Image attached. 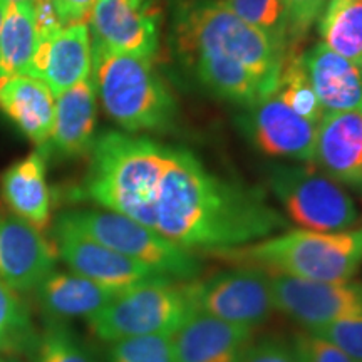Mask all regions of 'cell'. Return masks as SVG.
I'll return each instance as SVG.
<instances>
[{"mask_svg": "<svg viewBox=\"0 0 362 362\" xmlns=\"http://www.w3.org/2000/svg\"><path fill=\"white\" fill-rule=\"evenodd\" d=\"M153 228L192 253H218L282 233L291 223L262 189L221 178L189 149L170 146Z\"/></svg>", "mask_w": 362, "mask_h": 362, "instance_id": "1", "label": "cell"}, {"mask_svg": "<svg viewBox=\"0 0 362 362\" xmlns=\"http://www.w3.org/2000/svg\"><path fill=\"white\" fill-rule=\"evenodd\" d=\"M175 56L206 93L250 107L277 89L287 56L225 0H178L171 21Z\"/></svg>", "mask_w": 362, "mask_h": 362, "instance_id": "2", "label": "cell"}, {"mask_svg": "<svg viewBox=\"0 0 362 362\" xmlns=\"http://www.w3.org/2000/svg\"><path fill=\"white\" fill-rule=\"evenodd\" d=\"M168 148L144 136L104 131L90 149L88 171L76 188V200L94 203L153 228Z\"/></svg>", "mask_w": 362, "mask_h": 362, "instance_id": "3", "label": "cell"}, {"mask_svg": "<svg viewBox=\"0 0 362 362\" xmlns=\"http://www.w3.org/2000/svg\"><path fill=\"white\" fill-rule=\"evenodd\" d=\"M220 259L269 274L319 282L351 280L362 267V226L344 232L285 230L250 245L218 252Z\"/></svg>", "mask_w": 362, "mask_h": 362, "instance_id": "4", "label": "cell"}, {"mask_svg": "<svg viewBox=\"0 0 362 362\" xmlns=\"http://www.w3.org/2000/svg\"><path fill=\"white\" fill-rule=\"evenodd\" d=\"M94 86L104 111L126 133H165L176 124L178 103L153 61L90 44Z\"/></svg>", "mask_w": 362, "mask_h": 362, "instance_id": "5", "label": "cell"}, {"mask_svg": "<svg viewBox=\"0 0 362 362\" xmlns=\"http://www.w3.org/2000/svg\"><path fill=\"white\" fill-rule=\"evenodd\" d=\"M61 223L96 240L131 260L156 270L165 277L189 282L202 274L197 253L175 245L156 230L129 216L103 208H71L56 216Z\"/></svg>", "mask_w": 362, "mask_h": 362, "instance_id": "6", "label": "cell"}, {"mask_svg": "<svg viewBox=\"0 0 362 362\" xmlns=\"http://www.w3.org/2000/svg\"><path fill=\"white\" fill-rule=\"evenodd\" d=\"M193 310L189 282L158 277L117 292L88 319V325L106 344L139 336H171Z\"/></svg>", "mask_w": 362, "mask_h": 362, "instance_id": "7", "label": "cell"}, {"mask_svg": "<svg viewBox=\"0 0 362 362\" xmlns=\"http://www.w3.org/2000/svg\"><path fill=\"white\" fill-rule=\"evenodd\" d=\"M265 178L285 214L302 230L344 232L361 221L359 208L351 194L337 181L310 166L270 163Z\"/></svg>", "mask_w": 362, "mask_h": 362, "instance_id": "8", "label": "cell"}, {"mask_svg": "<svg viewBox=\"0 0 362 362\" xmlns=\"http://www.w3.org/2000/svg\"><path fill=\"white\" fill-rule=\"evenodd\" d=\"M194 310L225 322L257 327L275 310L272 277L264 269L240 265L205 280H189Z\"/></svg>", "mask_w": 362, "mask_h": 362, "instance_id": "9", "label": "cell"}, {"mask_svg": "<svg viewBox=\"0 0 362 362\" xmlns=\"http://www.w3.org/2000/svg\"><path fill=\"white\" fill-rule=\"evenodd\" d=\"M270 277L275 309L305 329L362 315V282H319L282 274Z\"/></svg>", "mask_w": 362, "mask_h": 362, "instance_id": "10", "label": "cell"}, {"mask_svg": "<svg viewBox=\"0 0 362 362\" xmlns=\"http://www.w3.org/2000/svg\"><path fill=\"white\" fill-rule=\"evenodd\" d=\"M237 126L265 156L312 163L317 124L298 116L277 94L245 107L237 117Z\"/></svg>", "mask_w": 362, "mask_h": 362, "instance_id": "11", "label": "cell"}, {"mask_svg": "<svg viewBox=\"0 0 362 362\" xmlns=\"http://www.w3.org/2000/svg\"><path fill=\"white\" fill-rule=\"evenodd\" d=\"M89 24L94 45L151 61L160 51V12L153 0H96Z\"/></svg>", "mask_w": 362, "mask_h": 362, "instance_id": "12", "label": "cell"}, {"mask_svg": "<svg viewBox=\"0 0 362 362\" xmlns=\"http://www.w3.org/2000/svg\"><path fill=\"white\" fill-rule=\"evenodd\" d=\"M52 240L56 255L64 262L67 269L112 292H121L148 280L165 277L156 270L56 221L52 225Z\"/></svg>", "mask_w": 362, "mask_h": 362, "instance_id": "13", "label": "cell"}, {"mask_svg": "<svg viewBox=\"0 0 362 362\" xmlns=\"http://www.w3.org/2000/svg\"><path fill=\"white\" fill-rule=\"evenodd\" d=\"M54 243L13 214L0 215V280L19 293L34 288L56 270Z\"/></svg>", "mask_w": 362, "mask_h": 362, "instance_id": "14", "label": "cell"}, {"mask_svg": "<svg viewBox=\"0 0 362 362\" xmlns=\"http://www.w3.org/2000/svg\"><path fill=\"white\" fill-rule=\"evenodd\" d=\"M312 163L330 180L362 197V111L322 116Z\"/></svg>", "mask_w": 362, "mask_h": 362, "instance_id": "15", "label": "cell"}, {"mask_svg": "<svg viewBox=\"0 0 362 362\" xmlns=\"http://www.w3.org/2000/svg\"><path fill=\"white\" fill-rule=\"evenodd\" d=\"M93 67L90 34L86 22L62 27L49 40H40L27 74L44 81L54 98L88 79Z\"/></svg>", "mask_w": 362, "mask_h": 362, "instance_id": "16", "label": "cell"}, {"mask_svg": "<svg viewBox=\"0 0 362 362\" xmlns=\"http://www.w3.org/2000/svg\"><path fill=\"white\" fill-rule=\"evenodd\" d=\"M253 341V329L193 310L171 334L176 362H237Z\"/></svg>", "mask_w": 362, "mask_h": 362, "instance_id": "17", "label": "cell"}, {"mask_svg": "<svg viewBox=\"0 0 362 362\" xmlns=\"http://www.w3.org/2000/svg\"><path fill=\"white\" fill-rule=\"evenodd\" d=\"M96 141V86L90 78L57 96L54 126L44 156L76 160L88 156Z\"/></svg>", "mask_w": 362, "mask_h": 362, "instance_id": "18", "label": "cell"}, {"mask_svg": "<svg viewBox=\"0 0 362 362\" xmlns=\"http://www.w3.org/2000/svg\"><path fill=\"white\" fill-rule=\"evenodd\" d=\"M324 115L362 111V66L339 56L324 42L298 54Z\"/></svg>", "mask_w": 362, "mask_h": 362, "instance_id": "19", "label": "cell"}, {"mask_svg": "<svg viewBox=\"0 0 362 362\" xmlns=\"http://www.w3.org/2000/svg\"><path fill=\"white\" fill-rule=\"evenodd\" d=\"M34 300L44 320L69 322L90 319L117 292L103 287L74 272L54 270L34 288Z\"/></svg>", "mask_w": 362, "mask_h": 362, "instance_id": "20", "label": "cell"}, {"mask_svg": "<svg viewBox=\"0 0 362 362\" xmlns=\"http://www.w3.org/2000/svg\"><path fill=\"white\" fill-rule=\"evenodd\" d=\"M0 111L37 146H47L54 126V94L44 81L24 74L0 79Z\"/></svg>", "mask_w": 362, "mask_h": 362, "instance_id": "21", "label": "cell"}, {"mask_svg": "<svg viewBox=\"0 0 362 362\" xmlns=\"http://www.w3.org/2000/svg\"><path fill=\"white\" fill-rule=\"evenodd\" d=\"M47 158L39 149L4 171L0 189L6 205L19 218L44 230L51 221V189L45 178Z\"/></svg>", "mask_w": 362, "mask_h": 362, "instance_id": "22", "label": "cell"}, {"mask_svg": "<svg viewBox=\"0 0 362 362\" xmlns=\"http://www.w3.org/2000/svg\"><path fill=\"white\" fill-rule=\"evenodd\" d=\"M37 49L33 2H7L0 30V79H11L29 72Z\"/></svg>", "mask_w": 362, "mask_h": 362, "instance_id": "23", "label": "cell"}, {"mask_svg": "<svg viewBox=\"0 0 362 362\" xmlns=\"http://www.w3.org/2000/svg\"><path fill=\"white\" fill-rule=\"evenodd\" d=\"M39 339L40 330L25 300L0 280V354L34 361Z\"/></svg>", "mask_w": 362, "mask_h": 362, "instance_id": "24", "label": "cell"}, {"mask_svg": "<svg viewBox=\"0 0 362 362\" xmlns=\"http://www.w3.org/2000/svg\"><path fill=\"white\" fill-rule=\"evenodd\" d=\"M317 25L329 49L362 66V0H327Z\"/></svg>", "mask_w": 362, "mask_h": 362, "instance_id": "25", "label": "cell"}, {"mask_svg": "<svg viewBox=\"0 0 362 362\" xmlns=\"http://www.w3.org/2000/svg\"><path fill=\"white\" fill-rule=\"evenodd\" d=\"M34 362H99L69 322L44 320Z\"/></svg>", "mask_w": 362, "mask_h": 362, "instance_id": "26", "label": "cell"}, {"mask_svg": "<svg viewBox=\"0 0 362 362\" xmlns=\"http://www.w3.org/2000/svg\"><path fill=\"white\" fill-rule=\"evenodd\" d=\"M240 19L264 33L291 57L288 21L284 0H225Z\"/></svg>", "mask_w": 362, "mask_h": 362, "instance_id": "27", "label": "cell"}, {"mask_svg": "<svg viewBox=\"0 0 362 362\" xmlns=\"http://www.w3.org/2000/svg\"><path fill=\"white\" fill-rule=\"evenodd\" d=\"M274 94H277L292 111H296L298 116L310 121V123L319 124V121L322 119L324 111L320 107L309 78H307L304 67H302L298 54L287 59Z\"/></svg>", "mask_w": 362, "mask_h": 362, "instance_id": "28", "label": "cell"}, {"mask_svg": "<svg viewBox=\"0 0 362 362\" xmlns=\"http://www.w3.org/2000/svg\"><path fill=\"white\" fill-rule=\"evenodd\" d=\"M104 362H176L171 336H139L107 342Z\"/></svg>", "mask_w": 362, "mask_h": 362, "instance_id": "29", "label": "cell"}, {"mask_svg": "<svg viewBox=\"0 0 362 362\" xmlns=\"http://www.w3.org/2000/svg\"><path fill=\"white\" fill-rule=\"evenodd\" d=\"M327 0H284L288 21V49L291 57L309 35L312 25L319 21Z\"/></svg>", "mask_w": 362, "mask_h": 362, "instance_id": "30", "label": "cell"}, {"mask_svg": "<svg viewBox=\"0 0 362 362\" xmlns=\"http://www.w3.org/2000/svg\"><path fill=\"white\" fill-rule=\"evenodd\" d=\"M315 336L334 344L356 362H362V315L347 317L322 327L305 329Z\"/></svg>", "mask_w": 362, "mask_h": 362, "instance_id": "31", "label": "cell"}, {"mask_svg": "<svg viewBox=\"0 0 362 362\" xmlns=\"http://www.w3.org/2000/svg\"><path fill=\"white\" fill-rule=\"evenodd\" d=\"M237 362H302V356L293 341L272 337L252 341Z\"/></svg>", "mask_w": 362, "mask_h": 362, "instance_id": "32", "label": "cell"}, {"mask_svg": "<svg viewBox=\"0 0 362 362\" xmlns=\"http://www.w3.org/2000/svg\"><path fill=\"white\" fill-rule=\"evenodd\" d=\"M292 341L300 352L302 362H356L334 344L315 336L309 330L296 334Z\"/></svg>", "mask_w": 362, "mask_h": 362, "instance_id": "33", "label": "cell"}, {"mask_svg": "<svg viewBox=\"0 0 362 362\" xmlns=\"http://www.w3.org/2000/svg\"><path fill=\"white\" fill-rule=\"evenodd\" d=\"M96 0H56V7L62 25L78 24L89 19Z\"/></svg>", "mask_w": 362, "mask_h": 362, "instance_id": "34", "label": "cell"}, {"mask_svg": "<svg viewBox=\"0 0 362 362\" xmlns=\"http://www.w3.org/2000/svg\"><path fill=\"white\" fill-rule=\"evenodd\" d=\"M6 11H7V0H0V30H2V24H4V17H6Z\"/></svg>", "mask_w": 362, "mask_h": 362, "instance_id": "35", "label": "cell"}, {"mask_svg": "<svg viewBox=\"0 0 362 362\" xmlns=\"http://www.w3.org/2000/svg\"><path fill=\"white\" fill-rule=\"evenodd\" d=\"M7 2H33L34 4V0H7Z\"/></svg>", "mask_w": 362, "mask_h": 362, "instance_id": "36", "label": "cell"}, {"mask_svg": "<svg viewBox=\"0 0 362 362\" xmlns=\"http://www.w3.org/2000/svg\"><path fill=\"white\" fill-rule=\"evenodd\" d=\"M0 362H8V359H6V356L0 354Z\"/></svg>", "mask_w": 362, "mask_h": 362, "instance_id": "37", "label": "cell"}, {"mask_svg": "<svg viewBox=\"0 0 362 362\" xmlns=\"http://www.w3.org/2000/svg\"><path fill=\"white\" fill-rule=\"evenodd\" d=\"M8 362H22V361H19V359H12V361H8Z\"/></svg>", "mask_w": 362, "mask_h": 362, "instance_id": "38", "label": "cell"}]
</instances>
